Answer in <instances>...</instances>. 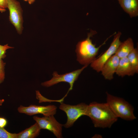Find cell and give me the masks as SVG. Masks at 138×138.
I'll return each instance as SVG.
<instances>
[{
	"label": "cell",
	"mask_w": 138,
	"mask_h": 138,
	"mask_svg": "<svg viewBox=\"0 0 138 138\" xmlns=\"http://www.w3.org/2000/svg\"><path fill=\"white\" fill-rule=\"evenodd\" d=\"M130 64L133 75L138 73V51L134 48L127 56Z\"/></svg>",
	"instance_id": "9a60e30c"
},
{
	"label": "cell",
	"mask_w": 138,
	"mask_h": 138,
	"mask_svg": "<svg viewBox=\"0 0 138 138\" xmlns=\"http://www.w3.org/2000/svg\"><path fill=\"white\" fill-rule=\"evenodd\" d=\"M106 103L116 116L126 121L133 120L136 118L133 107L123 99L106 92Z\"/></svg>",
	"instance_id": "3957f363"
},
{
	"label": "cell",
	"mask_w": 138,
	"mask_h": 138,
	"mask_svg": "<svg viewBox=\"0 0 138 138\" xmlns=\"http://www.w3.org/2000/svg\"><path fill=\"white\" fill-rule=\"evenodd\" d=\"M88 65H84L82 68L62 75H59L56 71L53 72V77L50 80L41 83L42 86L49 87L61 82L68 83L70 85L68 92L73 88L74 84L83 70Z\"/></svg>",
	"instance_id": "5b68a950"
},
{
	"label": "cell",
	"mask_w": 138,
	"mask_h": 138,
	"mask_svg": "<svg viewBox=\"0 0 138 138\" xmlns=\"http://www.w3.org/2000/svg\"><path fill=\"white\" fill-rule=\"evenodd\" d=\"M14 48L9 46L8 44L4 45H0V58L4 59L6 56V50L9 49H13Z\"/></svg>",
	"instance_id": "ac0fdd59"
},
{
	"label": "cell",
	"mask_w": 138,
	"mask_h": 138,
	"mask_svg": "<svg viewBox=\"0 0 138 138\" xmlns=\"http://www.w3.org/2000/svg\"><path fill=\"white\" fill-rule=\"evenodd\" d=\"M85 116L90 118L95 127L102 128H111L118 119L106 102L90 103L88 105Z\"/></svg>",
	"instance_id": "6da1fadb"
},
{
	"label": "cell",
	"mask_w": 138,
	"mask_h": 138,
	"mask_svg": "<svg viewBox=\"0 0 138 138\" xmlns=\"http://www.w3.org/2000/svg\"><path fill=\"white\" fill-rule=\"evenodd\" d=\"M121 32L119 31L114 36L113 41L109 48L101 55L96 58L90 63V66L98 72H101L103 65L114 54L121 42L120 38Z\"/></svg>",
	"instance_id": "8992f818"
},
{
	"label": "cell",
	"mask_w": 138,
	"mask_h": 138,
	"mask_svg": "<svg viewBox=\"0 0 138 138\" xmlns=\"http://www.w3.org/2000/svg\"><path fill=\"white\" fill-rule=\"evenodd\" d=\"M24 1L28 2L30 4L33 3L35 1V0H24Z\"/></svg>",
	"instance_id": "44dd1931"
},
{
	"label": "cell",
	"mask_w": 138,
	"mask_h": 138,
	"mask_svg": "<svg viewBox=\"0 0 138 138\" xmlns=\"http://www.w3.org/2000/svg\"><path fill=\"white\" fill-rule=\"evenodd\" d=\"M7 8L9 11V20L17 33L21 34L23 27L22 10L19 2L16 0H7Z\"/></svg>",
	"instance_id": "52a82bcc"
},
{
	"label": "cell",
	"mask_w": 138,
	"mask_h": 138,
	"mask_svg": "<svg viewBox=\"0 0 138 138\" xmlns=\"http://www.w3.org/2000/svg\"><path fill=\"white\" fill-rule=\"evenodd\" d=\"M123 10L131 18L138 15V0H118Z\"/></svg>",
	"instance_id": "8fae6325"
},
{
	"label": "cell",
	"mask_w": 138,
	"mask_h": 138,
	"mask_svg": "<svg viewBox=\"0 0 138 138\" xmlns=\"http://www.w3.org/2000/svg\"><path fill=\"white\" fill-rule=\"evenodd\" d=\"M88 105L84 103L75 105L61 103L59 109L66 113L67 117V121L63 126L66 128H70L79 118L85 115Z\"/></svg>",
	"instance_id": "277c9868"
},
{
	"label": "cell",
	"mask_w": 138,
	"mask_h": 138,
	"mask_svg": "<svg viewBox=\"0 0 138 138\" xmlns=\"http://www.w3.org/2000/svg\"><path fill=\"white\" fill-rule=\"evenodd\" d=\"M7 0H0V9L7 8Z\"/></svg>",
	"instance_id": "ffe728a7"
},
{
	"label": "cell",
	"mask_w": 138,
	"mask_h": 138,
	"mask_svg": "<svg viewBox=\"0 0 138 138\" xmlns=\"http://www.w3.org/2000/svg\"><path fill=\"white\" fill-rule=\"evenodd\" d=\"M120 60L118 57L114 54L105 63L101 72L105 79L111 80L113 79L114 74L115 73Z\"/></svg>",
	"instance_id": "30bf717a"
},
{
	"label": "cell",
	"mask_w": 138,
	"mask_h": 138,
	"mask_svg": "<svg viewBox=\"0 0 138 138\" xmlns=\"http://www.w3.org/2000/svg\"><path fill=\"white\" fill-rule=\"evenodd\" d=\"M38 124L36 122L29 128L17 133V138H34L39 135L41 130Z\"/></svg>",
	"instance_id": "5bb4252c"
},
{
	"label": "cell",
	"mask_w": 138,
	"mask_h": 138,
	"mask_svg": "<svg viewBox=\"0 0 138 138\" xmlns=\"http://www.w3.org/2000/svg\"><path fill=\"white\" fill-rule=\"evenodd\" d=\"M6 11L5 9H0V12L2 13L5 12Z\"/></svg>",
	"instance_id": "603a6c76"
},
{
	"label": "cell",
	"mask_w": 138,
	"mask_h": 138,
	"mask_svg": "<svg viewBox=\"0 0 138 138\" xmlns=\"http://www.w3.org/2000/svg\"><path fill=\"white\" fill-rule=\"evenodd\" d=\"M57 109V107L53 105L41 106L31 105L27 107L21 105L18 107L17 110L20 113L29 116L40 114L44 116H48L55 114Z\"/></svg>",
	"instance_id": "9c48e42d"
},
{
	"label": "cell",
	"mask_w": 138,
	"mask_h": 138,
	"mask_svg": "<svg viewBox=\"0 0 138 138\" xmlns=\"http://www.w3.org/2000/svg\"><path fill=\"white\" fill-rule=\"evenodd\" d=\"M17 133L8 132L4 128L0 127V138H17Z\"/></svg>",
	"instance_id": "2e32d148"
},
{
	"label": "cell",
	"mask_w": 138,
	"mask_h": 138,
	"mask_svg": "<svg viewBox=\"0 0 138 138\" xmlns=\"http://www.w3.org/2000/svg\"><path fill=\"white\" fill-rule=\"evenodd\" d=\"M7 123V121L6 119L0 117V127L4 128L6 125Z\"/></svg>",
	"instance_id": "d6986e66"
},
{
	"label": "cell",
	"mask_w": 138,
	"mask_h": 138,
	"mask_svg": "<svg viewBox=\"0 0 138 138\" xmlns=\"http://www.w3.org/2000/svg\"><path fill=\"white\" fill-rule=\"evenodd\" d=\"M134 48L132 39L129 38L123 42H121L115 54L120 59L127 57Z\"/></svg>",
	"instance_id": "7c38bea8"
},
{
	"label": "cell",
	"mask_w": 138,
	"mask_h": 138,
	"mask_svg": "<svg viewBox=\"0 0 138 138\" xmlns=\"http://www.w3.org/2000/svg\"><path fill=\"white\" fill-rule=\"evenodd\" d=\"M4 101V99H0V106H2L3 103Z\"/></svg>",
	"instance_id": "7402d4cb"
},
{
	"label": "cell",
	"mask_w": 138,
	"mask_h": 138,
	"mask_svg": "<svg viewBox=\"0 0 138 138\" xmlns=\"http://www.w3.org/2000/svg\"><path fill=\"white\" fill-rule=\"evenodd\" d=\"M2 59L0 58V84L3 82L5 78L4 69L6 63L4 62Z\"/></svg>",
	"instance_id": "e0dca14e"
},
{
	"label": "cell",
	"mask_w": 138,
	"mask_h": 138,
	"mask_svg": "<svg viewBox=\"0 0 138 138\" xmlns=\"http://www.w3.org/2000/svg\"><path fill=\"white\" fill-rule=\"evenodd\" d=\"M33 119L39 125L41 129H45L52 132L57 138L62 137L63 125L58 122L54 115L40 117L34 116Z\"/></svg>",
	"instance_id": "ba28073f"
},
{
	"label": "cell",
	"mask_w": 138,
	"mask_h": 138,
	"mask_svg": "<svg viewBox=\"0 0 138 138\" xmlns=\"http://www.w3.org/2000/svg\"><path fill=\"white\" fill-rule=\"evenodd\" d=\"M96 33V31L91 30L90 32L88 34L87 38L79 42L76 45L75 51L77 54V60L82 65H88L95 60L100 48L105 44L108 39L112 36L107 38L99 47H96L90 39Z\"/></svg>",
	"instance_id": "7a4b0ae2"
},
{
	"label": "cell",
	"mask_w": 138,
	"mask_h": 138,
	"mask_svg": "<svg viewBox=\"0 0 138 138\" xmlns=\"http://www.w3.org/2000/svg\"><path fill=\"white\" fill-rule=\"evenodd\" d=\"M115 73L118 76H133L131 66L127 57L120 59Z\"/></svg>",
	"instance_id": "4fadbf2b"
}]
</instances>
